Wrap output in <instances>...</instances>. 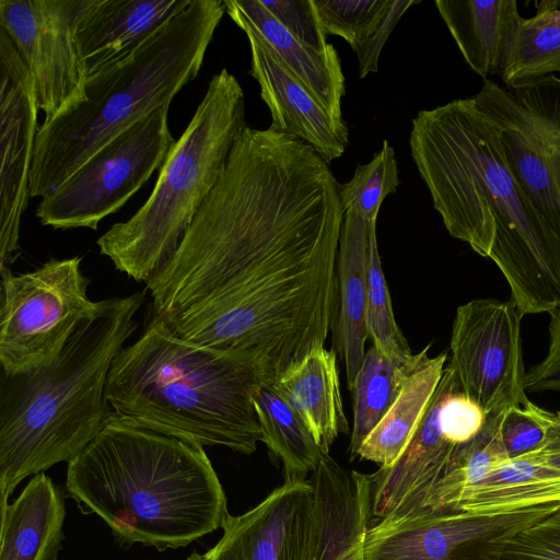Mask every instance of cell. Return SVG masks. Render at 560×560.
I'll list each match as a JSON object with an SVG mask.
<instances>
[{"mask_svg": "<svg viewBox=\"0 0 560 560\" xmlns=\"http://www.w3.org/2000/svg\"><path fill=\"white\" fill-rule=\"evenodd\" d=\"M439 14L467 65L488 79L502 71L506 47L520 19L515 0H436Z\"/></svg>", "mask_w": 560, "mask_h": 560, "instance_id": "23", "label": "cell"}, {"mask_svg": "<svg viewBox=\"0 0 560 560\" xmlns=\"http://www.w3.org/2000/svg\"><path fill=\"white\" fill-rule=\"evenodd\" d=\"M319 544L316 560H364L371 525L370 474L341 467L329 454L312 474Z\"/></svg>", "mask_w": 560, "mask_h": 560, "instance_id": "18", "label": "cell"}, {"mask_svg": "<svg viewBox=\"0 0 560 560\" xmlns=\"http://www.w3.org/2000/svg\"><path fill=\"white\" fill-rule=\"evenodd\" d=\"M223 2L225 12L241 30L249 28L256 33L322 107L337 122L346 124L341 110L346 79L337 50L322 54L302 44L259 0Z\"/></svg>", "mask_w": 560, "mask_h": 560, "instance_id": "20", "label": "cell"}, {"mask_svg": "<svg viewBox=\"0 0 560 560\" xmlns=\"http://www.w3.org/2000/svg\"><path fill=\"white\" fill-rule=\"evenodd\" d=\"M205 560H316L319 528L315 489L307 479H284L243 514L229 515Z\"/></svg>", "mask_w": 560, "mask_h": 560, "instance_id": "15", "label": "cell"}, {"mask_svg": "<svg viewBox=\"0 0 560 560\" xmlns=\"http://www.w3.org/2000/svg\"><path fill=\"white\" fill-rule=\"evenodd\" d=\"M224 13L223 0H191L127 59L86 79L82 97L39 126L31 197H47L117 135L170 106L199 73Z\"/></svg>", "mask_w": 560, "mask_h": 560, "instance_id": "6", "label": "cell"}, {"mask_svg": "<svg viewBox=\"0 0 560 560\" xmlns=\"http://www.w3.org/2000/svg\"><path fill=\"white\" fill-rule=\"evenodd\" d=\"M343 214L339 184L312 145L246 127L175 254L145 283L153 314L184 340L276 378L332 329Z\"/></svg>", "mask_w": 560, "mask_h": 560, "instance_id": "1", "label": "cell"}, {"mask_svg": "<svg viewBox=\"0 0 560 560\" xmlns=\"http://www.w3.org/2000/svg\"><path fill=\"white\" fill-rule=\"evenodd\" d=\"M536 9H537V12L549 11V10H553V9H560V1H557V0H551V1L544 0V1H540V2H536Z\"/></svg>", "mask_w": 560, "mask_h": 560, "instance_id": "36", "label": "cell"}, {"mask_svg": "<svg viewBox=\"0 0 560 560\" xmlns=\"http://www.w3.org/2000/svg\"><path fill=\"white\" fill-rule=\"evenodd\" d=\"M560 503L506 512L421 509L371 523L364 560H500L508 539Z\"/></svg>", "mask_w": 560, "mask_h": 560, "instance_id": "11", "label": "cell"}, {"mask_svg": "<svg viewBox=\"0 0 560 560\" xmlns=\"http://www.w3.org/2000/svg\"><path fill=\"white\" fill-rule=\"evenodd\" d=\"M500 560H560V505L508 539Z\"/></svg>", "mask_w": 560, "mask_h": 560, "instance_id": "32", "label": "cell"}, {"mask_svg": "<svg viewBox=\"0 0 560 560\" xmlns=\"http://www.w3.org/2000/svg\"><path fill=\"white\" fill-rule=\"evenodd\" d=\"M430 346L417 353L400 392L376 427L360 445L357 456L380 467H392L405 452L427 412L441 381L446 352L428 355Z\"/></svg>", "mask_w": 560, "mask_h": 560, "instance_id": "24", "label": "cell"}, {"mask_svg": "<svg viewBox=\"0 0 560 560\" xmlns=\"http://www.w3.org/2000/svg\"><path fill=\"white\" fill-rule=\"evenodd\" d=\"M145 290L103 300L49 364L0 377L1 505L26 477L74 459L112 421L105 390Z\"/></svg>", "mask_w": 560, "mask_h": 560, "instance_id": "4", "label": "cell"}, {"mask_svg": "<svg viewBox=\"0 0 560 560\" xmlns=\"http://www.w3.org/2000/svg\"><path fill=\"white\" fill-rule=\"evenodd\" d=\"M366 327L372 345L392 359H410L413 353L395 320L382 269L376 240V222H371L368 252Z\"/></svg>", "mask_w": 560, "mask_h": 560, "instance_id": "29", "label": "cell"}, {"mask_svg": "<svg viewBox=\"0 0 560 560\" xmlns=\"http://www.w3.org/2000/svg\"><path fill=\"white\" fill-rule=\"evenodd\" d=\"M398 164L393 147L383 141L381 150L366 164H359L352 177L339 184L343 211L354 209L366 221L377 219L384 199L399 186Z\"/></svg>", "mask_w": 560, "mask_h": 560, "instance_id": "30", "label": "cell"}, {"mask_svg": "<svg viewBox=\"0 0 560 560\" xmlns=\"http://www.w3.org/2000/svg\"><path fill=\"white\" fill-rule=\"evenodd\" d=\"M246 127L243 88L223 68L210 79L147 201L97 240L100 253L137 282L154 277L175 254Z\"/></svg>", "mask_w": 560, "mask_h": 560, "instance_id": "7", "label": "cell"}, {"mask_svg": "<svg viewBox=\"0 0 560 560\" xmlns=\"http://www.w3.org/2000/svg\"><path fill=\"white\" fill-rule=\"evenodd\" d=\"M88 0H0V27L27 66L45 120L82 97L74 28Z\"/></svg>", "mask_w": 560, "mask_h": 560, "instance_id": "13", "label": "cell"}, {"mask_svg": "<svg viewBox=\"0 0 560 560\" xmlns=\"http://www.w3.org/2000/svg\"><path fill=\"white\" fill-rule=\"evenodd\" d=\"M66 492L82 514H96L122 549L162 552L222 528L230 515L202 446L115 415L68 463Z\"/></svg>", "mask_w": 560, "mask_h": 560, "instance_id": "3", "label": "cell"}, {"mask_svg": "<svg viewBox=\"0 0 560 560\" xmlns=\"http://www.w3.org/2000/svg\"><path fill=\"white\" fill-rule=\"evenodd\" d=\"M409 148L450 235L497 265L517 310L559 308L560 237L527 197L472 98L420 110Z\"/></svg>", "mask_w": 560, "mask_h": 560, "instance_id": "2", "label": "cell"}, {"mask_svg": "<svg viewBox=\"0 0 560 560\" xmlns=\"http://www.w3.org/2000/svg\"><path fill=\"white\" fill-rule=\"evenodd\" d=\"M273 385L324 454H329L340 434L349 433L334 349L322 346L310 350L278 375Z\"/></svg>", "mask_w": 560, "mask_h": 560, "instance_id": "21", "label": "cell"}, {"mask_svg": "<svg viewBox=\"0 0 560 560\" xmlns=\"http://www.w3.org/2000/svg\"><path fill=\"white\" fill-rule=\"evenodd\" d=\"M1 372L18 374L49 364L102 301L88 295L81 258L49 259L34 271L0 269Z\"/></svg>", "mask_w": 560, "mask_h": 560, "instance_id": "8", "label": "cell"}, {"mask_svg": "<svg viewBox=\"0 0 560 560\" xmlns=\"http://www.w3.org/2000/svg\"><path fill=\"white\" fill-rule=\"evenodd\" d=\"M261 376L252 360L188 342L153 314L114 359L105 395L115 415L136 425L250 455L261 441L253 405Z\"/></svg>", "mask_w": 560, "mask_h": 560, "instance_id": "5", "label": "cell"}, {"mask_svg": "<svg viewBox=\"0 0 560 560\" xmlns=\"http://www.w3.org/2000/svg\"><path fill=\"white\" fill-rule=\"evenodd\" d=\"M273 380L261 376L253 393L261 442L282 464L284 479H306L328 454L323 453L299 415L276 390Z\"/></svg>", "mask_w": 560, "mask_h": 560, "instance_id": "26", "label": "cell"}, {"mask_svg": "<svg viewBox=\"0 0 560 560\" xmlns=\"http://www.w3.org/2000/svg\"><path fill=\"white\" fill-rule=\"evenodd\" d=\"M549 347L546 357L525 376L526 392L560 394V307L549 313Z\"/></svg>", "mask_w": 560, "mask_h": 560, "instance_id": "34", "label": "cell"}, {"mask_svg": "<svg viewBox=\"0 0 560 560\" xmlns=\"http://www.w3.org/2000/svg\"><path fill=\"white\" fill-rule=\"evenodd\" d=\"M259 1L302 44L322 54L336 50L327 42L313 0Z\"/></svg>", "mask_w": 560, "mask_h": 560, "instance_id": "33", "label": "cell"}, {"mask_svg": "<svg viewBox=\"0 0 560 560\" xmlns=\"http://www.w3.org/2000/svg\"><path fill=\"white\" fill-rule=\"evenodd\" d=\"M191 0H88L74 39L85 80L133 54Z\"/></svg>", "mask_w": 560, "mask_h": 560, "instance_id": "17", "label": "cell"}, {"mask_svg": "<svg viewBox=\"0 0 560 560\" xmlns=\"http://www.w3.org/2000/svg\"><path fill=\"white\" fill-rule=\"evenodd\" d=\"M416 361L417 354L406 360L392 359L373 345L365 351L351 390L353 393V427L349 444L351 460L357 457V452L364 439L397 398Z\"/></svg>", "mask_w": 560, "mask_h": 560, "instance_id": "27", "label": "cell"}, {"mask_svg": "<svg viewBox=\"0 0 560 560\" xmlns=\"http://www.w3.org/2000/svg\"><path fill=\"white\" fill-rule=\"evenodd\" d=\"M471 98L495 128L527 197L560 237V77L508 86L485 79Z\"/></svg>", "mask_w": 560, "mask_h": 560, "instance_id": "10", "label": "cell"}, {"mask_svg": "<svg viewBox=\"0 0 560 560\" xmlns=\"http://www.w3.org/2000/svg\"><path fill=\"white\" fill-rule=\"evenodd\" d=\"M66 488L44 472L1 505L0 560H58L62 550Z\"/></svg>", "mask_w": 560, "mask_h": 560, "instance_id": "22", "label": "cell"}, {"mask_svg": "<svg viewBox=\"0 0 560 560\" xmlns=\"http://www.w3.org/2000/svg\"><path fill=\"white\" fill-rule=\"evenodd\" d=\"M549 428L539 453L560 481V411L548 410Z\"/></svg>", "mask_w": 560, "mask_h": 560, "instance_id": "35", "label": "cell"}, {"mask_svg": "<svg viewBox=\"0 0 560 560\" xmlns=\"http://www.w3.org/2000/svg\"><path fill=\"white\" fill-rule=\"evenodd\" d=\"M549 428L548 410L529 401L501 412L500 435L509 456L515 459L540 450Z\"/></svg>", "mask_w": 560, "mask_h": 560, "instance_id": "31", "label": "cell"}, {"mask_svg": "<svg viewBox=\"0 0 560 560\" xmlns=\"http://www.w3.org/2000/svg\"><path fill=\"white\" fill-rule=\"evenodd\" d=\"M371 222L354 209L346 210L339 240L332 339L334 350L345 363L350 390L362 365L369 337L366 269Z\"/></svg>", "mask_w": 560, "mask_h": 560, "instance_id": "19", "label": "cell"}, {"mask_svg": "<svg viewBox=\"0 0 560 560\" xmlns=\"http://www.w3.org/2000/svg\"><path fill=\"white\" fill-rule=\"evenodd\" d=\"M161 107L117 135L37 206L40 223L56 230H96L165 162L175 139Z\"/></svg>", "mask_w": 560, "mask_h": 560, "instance_id": "9", "label": "cell"}, {"mask_svg": "<svg viewBox=\"0 0 560 560\" xmlns=\"http://www.w3.org/2000/svg\"><path fill=\"white\" fill-rule=\"evenodd\" d=\"M559 73L560 9L520 16L505 51L501 79L505 86Z\"/></svg>", "mask_w": 560, "mask_h": 560, "instance_id": "28", "label": "cell"}, {"mask_svg": "<svg viewBox=\"0 0 560 560\" xmlns=\"http://www.w3.org/2000/svg\"><path fill=\"white\" fill-rule=\"evenodd\" d=\"M418 3L420 0H313L326 36L343 38L355 51L362 79L377 72L389 35L404 13Z\"/></svg>", "mask_w": 560, "mask_h": 560, "instance_id": "25", "label": "cell"}, {"mask_svg": "<svg viewBox=\"0 0 560 560\" xmlns=\"http://www.w3.org/2000/svg\"><path fill=\"white\" fill-rule=\"evenodd\" d=\"M185 560H205V558H203V555L195 551L190 556H188Z\"/></svg>", "mask_w": 560, "mask_h": 560, "instance_id": "37", "label": "cell"}, {"mask_svg": "<svg viewBox=\"0 0 560 560\" xmlns=\"http://www.w3.org/2000/svg\"><path fill=\"white\" fill-rule=\"evenodd\" d=\"M510 300H471L457 307L450 342L460 390L488 416L530 400L525 388L521 320Z\"/></svg>", "mask_w": 560, "mask_h": 560, "instance_id": "12", "label": "cell"}, {"mask_svg": "<svg viewBox=\"0 0 560 560\" xmlns=\"http://www.w3.org/2000/svg\"><path fill=\"white\" fill-rule=\"evenodd\" d=\"M32 74L7 32L0 27V269L20 249L22 215L39 130Z\"/></svg>", "mask_w": 560, "mask_h": 560, "instance_id": "14", "label": "cell"}, {"mask_svg": "<svg viewBox=\"0 0 560 560\" xmlns=\"http://www.w3.org/2000/svg\"><path fill=\"white\" fill-rule=\"evenodd\" d=\"M250 47V75L271 115L269 128L312 145L329 164L349 145L346 124L337 122L252 30H242Z\"/></svg>", "mask_w": 560, "mask_h": 560, "instance_id": "16", "label": "cell"}]
</instances>
